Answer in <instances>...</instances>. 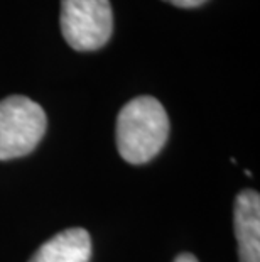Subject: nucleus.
Returning a JSON list of instances; mask_svg holds the SVG:
<instances>
[{"label": "nucleus", "instance_id": "f257e3e1", "mask_svg": "<svg viewBox=\"0 0 260 262\" xmlns=\"http://www.w3.org/2000/svg\"><path fill=\"white\" fill-rule=\"evenodd\" d=\"M169 137V117L157 98L142 95L125 103L117 117V149L130 164L156 158Z\"/></svg>", "mask_w": 260, "mask_h": 262}, {"label": "nucleus", "instance_id": "f03ea898", "mask_svg": "<svg viewBox=\"0 0 260 262\" xmlns=\"http://www.w3.org/2000/svg\"><path fill=\"white\" fill-rule=\"evenodd\" d=\"M48 129L46 112L34 100L12 95L0 102V161L32 152Z\"/></svg>", "mask_w": 260, "mask_h": 262}, {"label": "nucleus", "instance_id": "7ed1b4c3", "mask_svg": "<svg viewBox=\"0 0 260 262\" xmlns=\"http://www.w3.org/2000/svg\"><path fill=\"white\" fill-rule=\"evenodd\" d=\"M59 22L75 51H97L112 37L113 10L110 0H61Z\"/></svg>", "mask_w": 260, "mask_h": 262}, {"label": "nucleus", "instance_id": "20e7f679", "mask_svg": "<svg viewBox=\"0 0 260 262\" xmlns=\"http://www.w3.org/2000/svg\"><path fill=\"white\" fill-rule=\"evenodd\" d=\"M240 262H260V196L253 189L239 193L233 210Z\"/></svg>", "mask_w": 260, "mask_h": 262}, {"label": "nucleus", "instance_id": "39448f33", "mask_svg": "<svg viewBox=\"0 0 260 262\" xmlns=\"http://www.w3.org/2000/svg\"><path fill=\"white\" fill-rule=\"evenodd\" d=\"M91 238L85 228H68L42 244L29 262H90Z\"/></svg>", "mask_w": 260, "mask_h": 262}, {"label": "nucleus", "instance_id": "423d86ee", "mask_svg": "<svg viewBox=\"0 0 260 262\" xmlns=\"http://www.w3.org/2000/svg\"><path fill=\"white\" fill-rule=\"evenodd\" d=\"M164 2L174 5V7H181V9H196V7H200V5L206 4L208 0H164Z\"/></svg>", "mask_w": 260, "mask_h": 262}, {"label": "nucleus", "instance_id": "0eeeda50", "mask_svg": "<svg viewBox=\"0 0 260 262\" xmlns=\"http://www.w3.org/2000/svg\"><path fill=\"white\" fill-rule=\"evenodd\" d=\"M174 262H198V259L193 254H179L178 257L174 259Z\"/></svg>", "mask_w": 260, "mask_h": 262}]
</instances>
